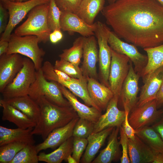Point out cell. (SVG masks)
<instances>
[{"label":"cell","mask_w":163,"mask_h":163,"mask_svg":"<svg viewBox=\"0 0 163 163\" xmlns=\"http://www.w3.org/2000/svg\"><path fill=\"white\" fill-rule=\"evenodd\" d=\"M61 91L80 118L88 120L95 123L102 114L101 111L96 107H90L81 103L76 96L66 87L58 83Z\"/></svg>","instance_id":"ffe728a7"},{"label":"cell","mask_w":163,"mask_h":163,"mask_svg":"<svg viewBox=\"0 0 163 163\" xmlns=\"http://www.w3.org/2000/svg\"><path fill=\"white\" fill-rule=\"evenodd\" d=\"M45 77L49 81L56 82L66 87L75 95L81 99L88 106L94 107L101 111L93 102L89 95L87 89L88 81L80 79L76 81L63 80L58 77L53 69H50L47 72Z\"/></svg>","instance_id":"e0dca14e"},{"label":"cell","mask_w":163,"mask_h":163,"mask_svg":"<svg viewBox=\"0 0 163 163\" xmlns=\"http://www.w3.org/2000/svg\"><path fill=\"white\" fill-rule=\"evenodd\" d=\"M108 42L113 50L129 58L134 65L135 71L140 76L147 62V56L140 53L135 45L121 40L114 32L110 30L108 34Z\"/></svg>","instance_id":"8fae6325"},{"label":"cell","mask_w":163,"mask_h":163,"mask_svg":"<svg viewBox=\"0 0 163 163\" xmlns=\"http://www.w3.org/2000/svg\"><path fill=\"white\" fill-rule=\"evenodd\" d=\"M61 29H56L52 31L55 35L59 42L63 38V34Z\"/></svg>","instance_id":"c3c4849f"},{"label":"cell","mask_w":163,"mask_h":163,"mask_svg":"<svg viewBox=\"0 0 163 163\" xmlns=\"http://www.w3.org/2000/svg\"><path fill=\"white\" fill-rule=\"evenodd\" d=\"M85 37H80L75 39L72 46L65 49L59 55L60 59H64L79 66L82 57Z\"/></svg>","instance_id":"1f68e13d"},{"label":"cell","mask_w":163,"mask_h":163,"mask_svg":"<svg viewBox=\"0 0 163 163\" xmlns=\"http://www.w3.org/2000/svg\"><path fill=\"white\" fill-rule=\"evenodd\" d=\"M54 67L64 72L72 78L87 81V79L83 76L81 68L69 61L61 59L56 60Z\"/></svg>","instance_id":"836d02e7"},{"label":"cell","mask_w":163,"mask_h":163,"mask_svg":"<svg viewBox=\"0 0 163 163\" xmlns=\"http://www.w3.org/2000/svg\"><path fill=\"white\" fill-rule=\"evenodd\" d=\"M130 113L129 122L136 130L152 125L156 122L163 115V109H158L155 99L141 106H136Z\"/></svg>","instance_id":"9c48e42d"},{"label":"cell","mask_w":163,"mask_h":163,"mask_svg":"<svg viewBox=\"0 0 163 163\" xmlns=\"http://www.w3.org/2000/svg\"><path fill=\"white\" fill-rule=\"evenodd\" d=\"M79 118H75L65 126L52 131L43 142L36 145L38 153L49 148L55 149L72 136L74 127Z\"/></svg>","instance_id":"ac0fdd59"},{"label":"cell","mask_w":163,"mask_h":163,"mask_svg":"<svg viewBox=\"0 0 163 163\" xmlns=\"http://www.w3.org/2000/svg\"><path fill=\"white\" fill-rule=\"evenodd\" d=\"M113 127H110L100 132L92 133L87 138L88 144L85 153L81 159L82 163H90L104 144L112 131Z\"/></svg>","instance_id":"4316f807"},{"label":"cell","mask_w":163,"mask_h":163,"mask_svg":"<svg viewBox=\"0 0 163 163\" xmlns=\"http://www.w3.org/2000/svg\"><path fill=\"white\" fill-rule=\"evenodd\" d=\"M73 138L72 136L51 153H40L38 155L39 161L47 163H60L63 160L66 161L72 153Z\"/></svg>","instance_id":"f1b7e54d"},{"label":"cell","mask_w":163,"mask_h":163,"mask_svg":"<svg viewBox=\"0 0 163 163\" xmlns=\"http://www.w3.org/2000/svg\"><path fill=\"white\" fill-rule=\"evenodd\" d=\"M94 124L88 120L79 118L74 127L72 136L87 139L92 133Z\"/></svg>","instance_id":"8d00e7d4"},{"label":"cell","mask_w":163,"mask_h":163,"mask_svg":"<svg viewBox=\"0 0 163 163\" xmlns=\"http://www.w3.org/2000/svg\"><path fill=\"white\" fill-rule=\"evenodd\" d=\"M155 99L158 108L163 105V82L157 93Z\"/></svg>","instance_id":"ee69618b"},{"label":"cell","mask_w":163,"mask_h":163,"mask_svg":"<svg viewBox=\"0 0 163 163\" xmlns=\"http://www.w3.org/2000/svg\"><path fill=\"white\" fill-rule=\"evenodd\" d=\"M8 46V41L0 40V56L6 53Z\"/></svg>","instance_id":"bcb514c9"},{"label":"cell","mask_w":163,"mask_h":163,"mask_svg":"<svg viewBox=\"0 0 163 163\" xmlns=\"http://www.w3.org/2000/svg\"><path fill=\"white\" fill-rule=\"evenodd\" d=\"M9 0L11 1H13V2L15 1V0Z\"/></svg>","instance_id":"db71d44e"},{"label":"cell","mask_w":163,"mask_h":163,"mask_svg":"<svg viewBox=\"0 0 163 163\" xmlns=\"http://www.w3.org/2000/svg\"><path fill=\"white\" fill-rule=\"evenodd\" d=\"M109 30L104 24L100 21L96 22L94 34L97 39L99 46L98 78L101 83L108 87V79L112 58L111 48L108 42Z\"/></svg>","instance_id":"ba28073f"},{"label":"cell","mask_w":163,"mask_h":163,"mask_svg":"<svg viewBox=\"0 0 163 163\" xmlns=\"http://www.w3.org/2000/svg\"><path fill=\"white\" fill-rule=\"evenodd\" d=\"M111 61L108 79L109 87L114 95H119L129 70V58L111 49Z\"/></svg>","instance_id":"30bf717a"},{"label":"cell","mask_w":163,"mask_h":163,"mask_svg":"<svg viewBox=\"0 0 163 163\" xmlns=\"http://www.w3.org/2000/svg\"><path fill=\"white\" fill-rule=\"evenodd\" d=\"M57 6L62 12L76 14L82 0H54Z\"/></svg>","instance_id":"f35d334b"},{"label":"cell","mask_w":163,"mask_h":163,"mask_svg":"<svg viewBox=\"0 0 163 163\" xmlns=\"http://www.w3.org/2000/svg\"><path fill=\"white\" fill-rule=\"evenodd\" d=\"M8 42L6 54L18 53L32 60L36 71L41 68L45 52L39 46V40L36 36H20L14 33L11 34Z\"/></svg>","instance_id":"277c9868"},{"label":"cell","mask_w":163,"mask_h":163,"mask_svg":"<svg viewBox=\"0 0 163 163\" xmlns=\"http://www.w3.org/2000/svg\"><path fill=\"white\" fill-rule=\"evenodd\" d=\"M62 12L54 0H50L47 21L48 27L52 32L56 29L61 30L60 20Z\"/></svg>","instance_id":"d590c367"},{"label":"cell","mask_w":163,"mask_h":163,"mask_svg":"<svg viewBox=\"0 0 163 163\" xmlns=\"http://www.w3.org/2000/svg\"><path fill=\"white\" fill-rule=\"evenodd\" d=\"M0 106L2 108V120L15 124L18 128L26 129L34 128L36 123L22 112L5 101L0 100Z\"/></svg>","instance_id":"484cf974"},{"label":"cell","mask_w":163,"mask_h":163,"mask_svg":"<svg viewBox=\"0 0 163 163\" xmlns=\"http://www.w3.org/2000/svg\"><path fill=\"white\" fill-rule=\"evenodd\" d=\"M163 6V0H156Z\"/></svg>","instance_id":"816d5d0a"},{"label":"cell","mask_w":163,"mask_h":163,"mask_svg":"<svg viewBox=\"0 0 163 163\" xmlns=\"http://www.w3.org/2000/svg\"><path fill=\"white\" fill-rule=\"evenodd\" d=\"M126 112L125 119L122 126L123 127L124 131L129 139H133L135 138L136 130L130 125L128 120V116L129 113Z\"/></svg>","instance_id":"b9f144b4"},{"label":"cell","mask_w":163,"mask_h":163,"mask_svg":"<svg viewBox=\"0 0 163 163\" xmlns=\"http://www.w3.org/2000/svg\"><path fill=\"white\" fill-rule=\"evenodd\" d=\"M60 23L61 30L71 34L77 33L84 37L95 35L96 22L93 24H88L75 13L62 12Z\"/></svg>","instance_id":"2e32d148"},{"label":"cell","mask_w":163,"mask_h":163,"mask_svg":"<svg viewBox=\"0 0 163 163\" xmlns=\"http://www.w3.org/2000/svg\"><path fill=\"white\" fill-rule=\"evenodd\" d=\"M119 96L114 95L109 102L105 113L102 114L94 123L92 133H96L110 127L120 126L124 121L125 111L119 109L117 105Z\"/></svg>","instance_id":"5bb4252c"},{"label":"cell","mask_w":163,"mask_h":163,"mask_svg":"<svg viewBox=\"0 0 163 163\" xmlns=\"http://www.w3.org/2000/svg\"><path fill=\"white\" fill-rule=\"evenodd\" d=\"M23 66L13 81L2 93L3 99L28 94L29 89L36 78V69L32 60L23 58Z\"/></svg>","instance_id":"8992f818"},{"label":"cell","mask_w":163,"mask_h":163,"mask_svg":"<svg viewBox=\"0 0 163 163\" xmlns=\"http://www.w3.org/2000/svg\"><path fill=\"white\" fill-rule=\"evenodd\" d=\"M88 144L87 139L74 137L72 156L77 163H79L81 157Z\"/></svg>","instance_id":"74e56055"},{"label":"cell","mask_w":163,"mask_h":163,"mask_svg":"<svg viewBox=\"0 0 163 163\" xmlns=\"http://www.w3.org/2000/svg\"><path fill=\"white\" fill-rule=\"evenodd\" d=\"M27 144L12 142L0 146V163H11L18 153Z\"/></svg>","instance_id":"d6a6232c"},{"label":"cell","mask_w":163,"mask_h":163,"mask_svg":"<svg viewBox=\"0 0 163 163\" xmlns=\"http://www.w3.org/2000/svg\"><path fill=\"white\" fill-rule=\"evenodd\" d=\"M136 134L153 151L163 153V140L152 126L136 130Z\"/></svg>","instance_id":"4dcf8cb0"},{"label":"cell","mask_w":163,"mask_h":163,"mask_svg":"<svg viewBox=\"0 0 163 163\" xmlns=\"http://www.w3.org/2000/svg\"><path fill=\"white\" fill-rule=\"evenodd\" d=\"M119 37L143 49L163 44V6L156 0H117L101 11Z\"/></svg>","instance_id":"6da1fadb"},{"label":"cell","mask_w":163,"mask_h":163,"mask_svg":"<svg viewBox=\"0 0 163 163\" xmlns=\"http://www.w3.org/2000/svg\"><path fill=\"white\" fill-rule=\"evenodd\" d=\"M49 3L38 5L28 13L26 20L15 30L14 33L20 36L28 35L36 36L40 43H46L49 40L52 31L47 21Z\"/></svg>","instance_id":"3957f363"},{"label":"cell","mask_w":163,"mask_h":163,"mask_svg":"<svg viewBox=\"0 0 163 163\" xmlns=\"http://www.w3.org/2000/svg\"><path fill=\"white\" fill-rule=\"evenodd\" d=\"M3 99L24 114L37 124L39 118L40 107L37 103L28 95Z\"/></svg>","instance_id":"d4e9b609"},{"label":"cell","mask_w":163,"mask_h":163,"mask_svg":"<svg viewBox=\"0 0 163 163\" xmlns=\"http://www.w3.org/2000/svg\"><path fill=\"white\" fill-rule=\"evenodd\" d=\"M34 101L39 107L40 114L38 121L31 133L41 136L43 140L54 129L65 126L79 117L71 106H59L43 97Z\"/></svg>","instance_id":"7a4b0ae2"},{"label":"cell","mask_w":163,"mask_h":163,"mask_svg":"<svg viewBox=\"0 0 163 163\" xmlns=\"http://www.w3.org/2000/svg\"><path fill=\"white\" fill-rule=\"evenodd\" d=\"M54 71L58 77L63 80L68 81H76L79 79L72 78L64 72L60 70L56 69L54 68Z\"/></svg>","instance_id":"f6af8a7d"},{"label":"cell","mask_w":163,"mask_h":163,"mask_svg":"<svg viewBox=\"0 0 163 163\" xmlns=\"http://www.w3.org/2000/svg\"><path fill=\"white\" fill-rule=\"evenodd\" d=\"M38 152L34 145H27L16 154L11 163H38Z\"/></svg>","instance_id":"e575fe53"},{"label":"cell","mask_w":163,"mask_h":163,"mask_svg":"<svg viewBox=\"0 0 163 163\" xmlns=\"http://www.w3.org/2000/svg\"><path fill=\"white\" fill-rule=\"evenodd\" d=\"M9 18L8 11L0 3V34H2L7 26Z\"/></svg>","instance_id":"60d3db41"},{"label":"cell","mask_w":163,"mask_h":163,"mask_svg":"<svg viewBox=\"0 0 163 163\" xmlns=\"http://www.w3.org/2000/svg\"><path fill=\"white\" fill-rule=\"evenodd\" d=\"M120 127L113 128L110 134L107 146L101 151L92 163H110L120 159V144L117 139Z\"/></svg>","instance_id":"603a6c76"},{"label":"cell","mask_w":163,"mask_h":163,"mask_svg":"<svg viewBox=\"0 0 163 163\" xmlns=\"http://www.w3.org/2000/svg\"><path fill=\"white\" fill-rule=\"evenodd\" d=\"M50 2V0H28L21 2L0 0V3L8 11L9 18L7 26L2 34L0 40L8 41L13 30L31 9L38 5Z\"/></svg>","instance_id":"52a82bcc"},{"label":"cell","mask_w":163,"mask_h":163,"mask_svg":"<svg viewBox=\"0 0 163 163\" xmlns=\"http://www.w3.org/2000/svg\"><path fill=\"white\" fill-rule=\"evenodd\" d=\"M27 0H15V1L18 2H21L27 1Z\"/></svg>","instance_id":"f5cc1de1"},{"label":"cell","mask_w":163,"mask_h":163,"mask_svg":"<svg viewBox=\"0 0 163 163\" xmlns=\"http://www.w3.org/2000/svg\"><path fill=\"white\" fill-rule=\"evenodd\" d=\"M162 106H163V105Z\"/></svg>","instance_id":"11a10c76"},{"label":"cell","mask_w":163,"mask_h":163,"mask_svg":"<svg viewBox=\"0 0 163 163\" xmlns=\"http://www.w3.org/2000/svg\"><path fill=\"white\" fill-rule=\"evenodd\" d=\"M34 128L12 129L0 126V146L15 142L34 145L35 141L31 133Z\"/></svg>","instance_id":"cb8c5ba5"},{"label":"cell","mask_w":163,"mask_h":163,"mask_svg":"<svg viewBox=\"0 0 163 163\" xmlns=\"http://www.w3.org/2000/svg\"><path fill=\"white\" fill-rule=\"evenodd\" d=\"M152 126L160 135L163 140V114L160 118Z\"/></svg>","instance_id":"7bdbcfd3"},{"label":"cell","mask_w":163,"mask_h":163,"mask_svg":"<svg viewBox=\"0 0 163 163\" xmlns=\"http://www.w3.org/2000/svg\"><path fill=\"white\" fill-rule=\"evenodd\" d=\"M155 152L136 135L128 140L129 155L131 163H152Z\"/></svg>","instance_id":"7402d4cb"},{"label":"cell","mask_w":163,"mask_h":163,"mask_svg":"<svg viewBox=\"0 0 163 163\" xmlns=\"http://www.w3.org/2000/svg\"><path fill=\"white\" fill-rule=\"evenodd\" d=\"M120 145L122 148V155L120 158L121 163H130L128 153L129 138L125 133L122 125L120 127Z\"/></svg>","instance_id":"ab89813d"},{"label":"cell","mask_w":163,"mask_h":163,"mask_svg":"<svg viewBox=\"0 0 163 163\" xmlns=\"http://www.w3.org/2000/svg\"><path fill=\"white\" fill-rule=\"evenodd\" d=\"M136 106H140L155 99L157 93L163 82V66L155 70L143 81Z\"/></svg>","instance_id":"d6986e66"},{"label":"cell","mask_w":163,"mask_h":163,"mask_svg":"<svg viewBox=\"0 0 163 163\" xmlns=\"http://www.w3.org/2000/svg\"><path fill=\"white\" fill-rule=\"evenodd\" d=\"M117 0H108L109 4L114 3Z\"/></svg>","instance_id":"f907efd6"},{"label":"cell","mask_w":163,"mask_h":163,"mask_svg":"<svg viewBox=\"0 0 163 163\" xmlns=\"http://www.w3.org/2000/svg\"><path fill=\"white\" fill-rule=\"evenodd\" d=\"M104 3L105 0H82L76 14L88 24H93Z\"/></svg>","instance_id":"83f0119b"},{"label":"cell","mask_w":163,"mask_h":163,"mask_svg":"<svg viewBox=\"0 0 163 163\" xmlns=\"http://www.w3.org/2000/svg\"><path fill=\"white\" fill-rule=\"evenodd\" d=\"M28 95L34 100L43 97L59 106H71L68 101L64 98L58 83L46 79L41 68L36 71V78L30 87Z\"/></svg>","instance_id":"5b68a950"},{"label":"cell","mask_w":163,"mask_h":163,"mask_svg":"<svg viewBox=\"0 0 163 163\" xmlns=\"http://www.w3.org/2000/svg\"><path fill=\"white\" fill-rule=\"evenodd\" d=\"M144 50L147 54L148 61L140 76L143 81L155 70L163 66V44Z\"/></svg>","instance_id":"f546056e"},{"label":"cell","mask_w":163,"mask_h":163,"mask_svg":"<svg viewBox=\"0 0 163 163\" xmlns=\"http://www.w3.org/2000/svg\"><path fill=\"white\" fill-rule=\"evenodd\" d=\"M97 41L93 35L85 37L83 52V61L80 67L84 77L97 80L96 64L98 61V50Z\"/></svg>","instance_id":"9a60e30c"},{"label":"cell","mask_w":163,"mask_h":163,"mask_svg":"<svg viewBox=\"0 0 163 163\" xmlns=\"http://www.w3.org/2000/svg\"><path fill=\"white\" fill-rule=\"evenodd\" d=\"M65 161L69 163H77L75 160L71 155L68 156Z\"/></svg>","instance_id":"681fc988"},{"label":"cell","mask_w":163,"mask_h":163,"mask_svg":"<svg viewBox=\"0 0 163 163\" xmlns=\"http://www.w3.org/2000/svg\"><path fill=\"white\" fill-rule=\"evenodd\" d=\"M87 89L92 101L101 111L106 110L114 96L110 88L94 78L88 77Z\"/></svg>","instance_id":"44dd1931"},{"label":"cell","mask_w":163,"mask_h":163,"mask_svg":"<svg viewBox=\"0 0 163 163\" xmlns=\"http://www.w3.org/2000/svg\"><path fill=\"white\" fill-rule=\"evenodd\" d=\"M23 58L18 53L0 56V92L11 83L23 66Z\"/></svg>","instance_id":"4fadbf2b"},{"label":"cell","mask_w":163,"mask_h":163,"mask_svg":"<svg viewBox=\"0 0 163 163\" xmlns=\"http://www.w3.org/2000/svg\"><path fill=\"white\" fill-rule=\"evenodd\" d=\"M152 163H163V153L155 152Z\"/></svg>","instance_id":"7dc6e473"},{"label":"cell","mask_w":163,"mask_h":163,"mask_svg":"<svg viewBox=\"0 0 163 163\" xmlns=\"http://www.w3.org/2000/svg\"><path fill=\"white\" fill-rule=\"evenodd\" d=\"M140 77L135 71L133 63L130 60L129 73L123 84L119 97L125 112L129 113L136 106Z\"/></svg>","instance_id":"7c38bea8"}]
</instances>
